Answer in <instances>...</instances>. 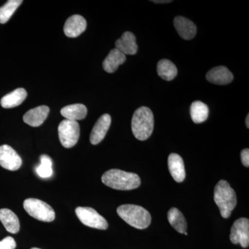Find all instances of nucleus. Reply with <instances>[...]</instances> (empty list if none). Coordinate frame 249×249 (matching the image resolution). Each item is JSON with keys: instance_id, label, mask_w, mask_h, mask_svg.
Instances as JSON below:
<instances>
[{"instance_id": "1", "label": "nucleus", "mask_w": 249, "mask_h": 249, "mask_svg": "<svg viewBox=\"0 0 249 249\" xmlns=\"http://www.w3.org/2000/svg\"><path fill=\"white\" fill-rule=\"evenodd\" d=\"M102 181L109 188L120 191H130L141 185V178L137 174L119 169H111L103 174Z\"/></svg>"}, {"instance_id": "2", "label": "nucleus", "mask_w": 249, "mask_h": 249, "mask_svg": "<svg viewBox=\"0 0 249 249\" xmlns=\"http://www.w3.org/2000/svg\"><path fill=\"white\" fill-rule=\"evenodd\" d=\"M214 200L220 211L223 218L230 217L237 205L235 191L225 180H221L216 185L214 191Z\"/></svg>"}, {"instance_id": "3", "label": "nucleus", "mask_w": 249, "mask_h": 249, "mask_svg": "<svg viewBox=\"0 0 249 249\" xmlns=\"http://www.w3.org/2000/svg\"><path fill=\"white\" fill-rule=\"evenodd\" d=\"M117 213L124 222L136 229H146L151 223L150 213L137 205H121L117 209Z\"/></svg>"}, {"instance_id": "4", "label": "nucleus", "mask_w": 249, "mask_h": 249, "mask_svg": "<svg viewBox=\"0 0 249 249\" xmlns=\"http://www.w3.org/2000/svg\"><path fill=\"white\" fill-rule=\"evenodd\" d=\"M154 129L153 113L150 108L141 107L134 111L132 120V130L135 138L147 140Z\"/></svg>"}, {"instance_id": "5", "label": "nucleus", "mask_w": 249, "mask_h": 249, "mask_svg": "<svg viewBox=\"0 0 249 249\" xmlns=\"http://www.w3.org/2000/svg\"><path fill=\"white\" fill-rule=\"evenodd\" d=\"M23 206L29 215L37 220L51 222L55 219V211L45 201L35 198H29L24 200Z\"/></svg>"}, {"instance_id": "6", "label": "nucleus", "mask_w": 249, "mask_h": 249, "mask_svg": "<svg viewBox=\"0 0 249 249\" xmlns=\"http://www.w3.org/2000/svg\"><path fill=\"white\" fill-rule=\"evenodd\" d=\"M58 136L62 146L71 148L76 145L79 139V124L77 121L65 119L59 124Z\"/></svg>"}, {"instance_id": "7", "label": "nucleus", "mask_w": 249, "mask_h": 249, "mask_svg": "<svg viewBox=\"0 0 249 249\" xmlns=\"http://www.w3.org/2000/svg\"><path fill=\"white\" fill-rule=\"evenodd\" d=\"M76 214L80 222L87 227L99 230H106L108 228L107 220L92 208H76Z\"/></svg>"}, {"instance_id": "8", "label": "nucleus", "mask_w": 249, "mask_h": 249, "mask_svg": "<svg viewBox=\"0 0 249 249\" xmlns=\"http://www.w3.org/2000/svg\"><path fill=\"white\" fill-rule=\"evenodd\" d=\"M230 240L234 245H240L243 248L249 246V220L240 218L233 223L231 230Z\"/></svg>"}, {"instance_id": "9", "label": "nucleus", "mask_w": 249, "mask_h": 249, "mask_svg": "<svg viewBox=\"0 0 249 249\" xmlns=\"http://www.w3.org/2000/svg\"><path fill=\"white\" fill-rule=\"evenodd\" d=\"M22 160L17 152L8 145L0 146V165L4 169L16 171L20 168Z\"/></svg>"}, {"instance_id": "10", "label": "nucleus", "mask_w": 249, "mask_h": 249, "mask_svg": "<svg viewBox=\"0 0 249 249\" xmlns=\"http://www.w3.org/2000/svg\"><path fill=\"white\" fill-rule=\"evenodd\" d=\"M111 122V116L108 114H103L98 119L90 134V142L91 144L97 145L102 142L110 127Z\"/></svg>"}, {"instance_id": "11", "label": "nucleus", "mask_w": 249, "mask_h": 249, "mask_svg": "<svg viewBox=\"0 0 249 249\" xmlns=\"http://www.w3.org/2000/svg\"><path fill=\"white\" fill-rule=\"evenodd\" d=\"M87 28L86 19L79 15H73L67 19L64 32L69 37H76L81 35Z\"/></svg>"}, {"instance_id": "12", "label": "nucleus", "mask_w": 249, "mask_h": 249, "mask_svg": "<svg viewBox=\"0 0 249 249\" xmlns=\"http://www.w3.org/2000/svg\"><path fill=\"white\" fill-rule=\"evenodd\" d=\"M206 79L213 84L225 85L231 83L233 75L227 67H214L206 73Z\"/></svg>"}, {"instance_id": "13", "label": "nucleus", "mask_w": 249, "mask_h": 249, "mask_svg": "<svg viewBox=\"0 0 249 249\" xmlns=\"http://www.w3.org/2000/svg\"><path fill=\"white\" fill-rule=\"evenodd\" d=\"M49 113V107L45 106H39L28 111L23 116V121L31 127H39L45 122Z\"/></svg>"}, {"instance_id": "14", "label": "nucleus", "mask_w": 249, "mask_h": 249, "mask_svg": "<svg viewBox=\"0 0 249 249\" xmlns=\"http://www.w3.org/2000/svg\"><path fill=\"white\" fill-rule=\"evenodd\" d=\"M168 168L172 177L177 182H183L186 178L184 163L181 156L172 153L168 157Z\"/></svg>"}, {"instance_id": "15", "label": "nucleus", "mask_w": 249, "mask_h": 249, "mask_svg": "<svg viewBox=\"0 0 249 249\" xmlns=\"http://www.w3.org/2000/svg\"><path fill=\"white\" fill-rule=\"evenodd\" d=\"M116 49L124 55H134L138 51L135 36L129 31H126L121 38L116 41Z\"/></svg>"}, {"instance_id": "16", "label": "nucleus", "mask_w": 249, "mask_h": 249, "mask_svg": "<svg viewBox=\"0 0 249 249\" xmlns=\"http://www.w3.org/2000/svg\"><path fill=\"white\" fill-rule=\"evenodd\" d=\"M174 25L178 31V35L184 40H191L194 38L196 34V27L190 19L178 16L174 19Z\"/></svg>"}, {"instance_id": "17", "label": "nucleus", "mask_w": 249, "mask_h": 249, "mask_svg": "<svg viewBox=\"0 0 249 249\" xmlns=\"http://www.w3.org/2000/svg\"><path fill=\"white\" fill-rule=\"evenodd\" d=\"M125 60V55L115 48L112 49L105 59L103 62V67L107 73H114Z\"/></svg>"}, {"instance_id": "18", "label": "nucleus", "mask_w": 249, "mask_h": 249, "mask_svg": "<svg viewBox=\"0 0 249 249\" xmlns=\"http://www.w3.org/2000/svg\"><path fill=\"white\" fill-rule=\"evenodd\" d=\"M27 96V92L24 88H18L11 91V93L5 95L1 98L0 103L1 107L9 109L17 107L24 102Z\"/></svg>"}, {"instance_id": "19", "label": "nucleus", "mask_w": 249, "mask_h": 249, "mask_svg": "<svg viewBox=\"0 0 249 249\" xmlns=\"http://www.w3.org/2000/svg\"><path fill=\"white\" fill-rule=\"evenodd\" d=\"M0 222L2 223L6 230L11 233L16 234L19 232V221L18 216L8 209L0 210Z\"/></svg>"}, {"instance_id": "20", "label": "nucleus", "mask_w": 249, "mask_h": 249, "mask_svg": "<svg viewBox=\"0 0 249 249\" xmlns=\"http://www.w3.org/2000/svg\"><path fill=\"white\" fill-rule=\"evenodd\" d=\"M61 115L67 120L77 121L86 117L88 109L83 104H73L64 107L60 111Z\"/></svg>"}, {"instance_id": "21", "label": "nucleus", "mask_w": 249, "mask_h": 249, "mask_svg": "<svg viewBox=\"0 0 249 249\" xmlns=\"http://www.w3.org/2000/svg\"><path fill=\"white\" fill-rule=\"evenodd\" d=\"M157 73L162 79L171 81L177 76L178 71L173 62L163 59L157 64Z\"/></svg>"}, {"instance_id": "22", "label": "nucleus", "mask_w": 249, "mask_h": 249, "mask_svg": "<svg viewBox=\"0 0 249 249\" xmlns=\"http://www.w3.org/2000/svg\"><path fill=\"white\" fill-rule=\"evenodd\" d=\"M168 222L172 227L180 233L186 232L187 223L184 216L179 210L173 208L168 213Z\"/></svg>"}, {"instance_id": "23", "label": "nucleus", "mask_w": 249, "mask_h": 249, "mask_svg": "<svg viewBox=\"0 0 249 249\" xmlns=\"http://www.w3.org/2000/svg\"><path fill=\"white\" fill-rule=\"evenodd\" d=\"M209 107L201 101H196L191 106V116L195 124L204 122L209 117Z\"/></svg>"}, {"instance_id": "24", "label": "nucleus", "mask_w": 249, "mask_h": 249, "mask_svg": "<svg viewBox=\"0 0 249 249\" xmlns=\"http://www.w3.org/2000/svg\"><path fill=\"white\" fill-rule=\"evenodd\" d=\"M22 3V0H9L0 7V24L7 22Z\"/></svg>"}, {"instance_id": "25", "label": "nucleus", "mask_w": 249, "mask_h": 249, "mask_svg": "<svg viewBox=\"0 0 249 249\" xmlns=\"http://www.w3.org/2000/svg\"><path fill=\"white\" fill-rule=\"evenodd\" d=\"M52 159L48 155H43L40 157V164L36 167V172L41 178H49L53 175Z\"/></svg>"}, {"instance_id": "26", "label": "nucleus", "mask_w": 249, "mask_h": 249, "mask_svg": "<svg viewBox=\"0 0 249 249\" xmlns=\"http://www.w3.org/2000/svg\"><path fill=\"white\" fill-rule=\"evenodd\" d=\"M16 242L12 237H6L0 241V249H15Z\"/></svg>"}, {"instance_id": "27", "label": "nucleus", "mask_w": 249, "mask_h": 249, "mask_svg": "<svg viewBox=\"0 0 249 249\" xmlns=\"http://www.w3.org/2000/svg\"><path fill=\"white\" fill-rule=\"evenodd\" d=\"M241 160H242V163L247 168L249 167V150L248 148L244 149L241 152Z\"/></svg>"}, {"instance_id": "28", "label": "nucleus", "mask_w": 249, "mask_h": 249, "mask_svg": "<svg viewBox=\"0 0 249 249\" xmlns=\"http://www.w3.org/2000/svg\"><path fill=\"white\" fill-rule=\"evenodd\" d=\"M152 2L157 3V4H167V3L172 2V0H162V1H160V0H153V1H151Z\"/></svg>"}, {"instance_id": "29", "label": "nucleus", "mask_w": 249, "mask_h": 249, "mask_svg": "<svg viewBox=\"0 0 249 249\" xmlns=\"http://www.w3.org/2000/svg\"><path fill=\"white\" fill-rule=\"evenodd\" d=\"M246 124H247V128L249 127V114L247 115V119H246Z\"/></svg>"}, {"instance_id": "30", "label": "nucleus", "mask_w": 249, "mask_h": 249, "mask_svg": "<svg viewBox=\"0 0 249 249\" xmlns=\"http://www.w3.org/2000/svg\"><path fill=\"white\" fill-rule=\"evenodd\" d=\"M184 234H185V235H188V233H187V232H184Z\"/></svg>"}, {"instance_id": "31", "label": "nucleus", "mask_w": 249, "mask_h": 249, "mask_svg": "<svg viewBox=\"0 0 249 249\" xmlns=\"http://www.w3.org/2000/svg\"><path fill=\"white\" fill-rule=\"evenodd\" d=\"M31 249H38V248H32Z\"/></svg>"}]
</instances>
